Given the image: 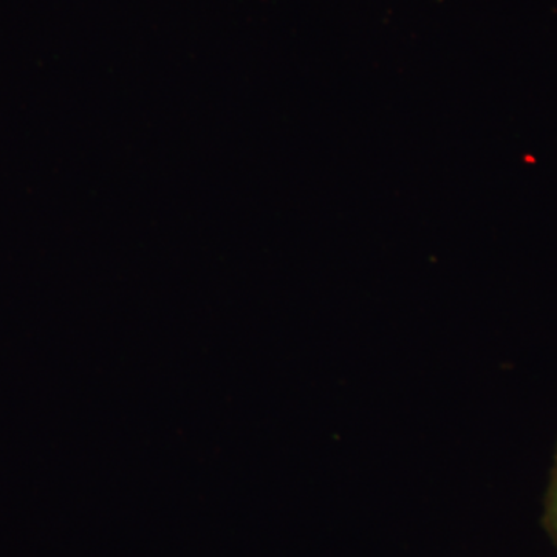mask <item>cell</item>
<instances>
[{
	"label": "cell",
	"mask_w": 557,
	"mask_h": 557,
	"mask_svg": "<svg viewBox=\"0 0 557 557\" xmlns=\"http://www.w3.org/2000/svg\"><path fill=\"white\" fill-rule=\"evenodd\" d=\"M542 525L549 541L557 548V449L555 465H553L552 475H549V485L547 496H545L544 516H542Z\"/></svg>",
	"instance_id": "cell-1"
}]
</instances>
